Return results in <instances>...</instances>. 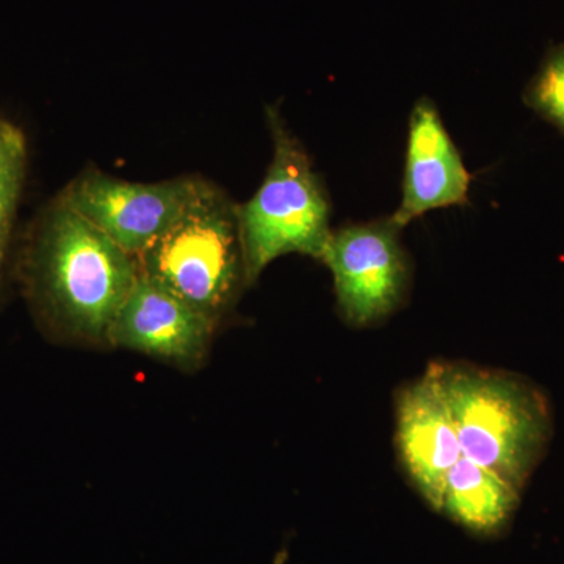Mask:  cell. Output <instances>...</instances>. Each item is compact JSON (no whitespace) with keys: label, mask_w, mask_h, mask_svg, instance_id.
Returning a JSON list of instances; mask_svg holds the SVG:
<instances>
[{"label":"cell","mask_w":564,"mask_h":564,"mask_svg":"<svg viewBox=\"0 0 564 564\" xmlns=\"http://www.w3.org/2000/svg\"><path fill=\"white\" fill-rule=\"evenodd\" d=\"M22 267L32 302L44 317L90 340H109L139 280L133 256L61 195L33 223Z\"/></svg>","instance_id":"1"},{"label":"cell","mask_w":564,"mask_h":564,"mask_svg":"<svg viewBox=\"0 0 564 564\" xmlns=\"http://www.w3.org/2000/svg\"><path fill=\"white\" fill-rule=\"evenodd\" d=\"M445 397L463 456L521 491L552 434L543 392L513 373L464 364L430 366Z\"/></svg>","instance_id":"2"},{"label":"cell","mask_w":564,"mask_h":564,"mask_svg":"<svg viewBox=\"0 0 564 564\" xmlns=\"http://www.w3.org/2000/svg\"><path fill=\"white\" fill-rule=\"evenodd\" d=\"M273 158L261 187L237 204L247 285L281 256H310L321 261L332 236V199L313 161L282 120L267 107Z\"/></svg>","instance_id":"3"},{"label":"cell","mask_w":564,"mask_h":564,"mask_svg":"<svg viewBox=\"0 0 564 564\" xmlns=\"http://www.w3.org/2000/svg\"><path fill=\"white\" fill-rule=\"evenodd\" d=\"M133 259L139 276L217 321L247 288L237 204L204 182L181 217Z\"/></svg>","instance_id":"4"},{"label":"cell","mask_w":564,"mask_h":564,"mask_svg":"<svg viewBox=\"0 0 564 564\" xmlns=\"http://www.w3.org/2000/svg\"><path fill=\"white\" fill-rule=\"evenodd\" d=\"M391 217L333 229L321 261L333 273L337 307L351 326L395 313L410 291L411 263Z\"/></svg>","instance_id":"5"},{"label":"cell","mask_w":564,"mask_h":564,"mask_svg":"<svg viewBox=\"0 0 564 564\" xmlns=\"http://www.w3.org/2000/svg\"><path fill=\"white\" fill-rule=\"evenodd\" d=\"M206 180L181 176L162 182H131L90 169L58 195L131 256L165 232Z\"/></svg>","instance_id":"6"},{"label":"cell","mask_w":564,"mask_h":564,"mask_svg":"<svg viewBox=\"0 0 564 564\" xmlns=\"http://www.w3.org/2000/svg\"><path fill=\"white\" fill-rule=\"evenodd\" d=\"M473 174L445 128L436 104L421 98L408 122L402 202L391 218L400 228L445 207L466 206Z\"/></svg>","instance_id":"7"},{"label":"cell","mask_w":564,"mask_h":564,"mask_svg":"<svg viewBox=\"0 0 564 564\" xmlns=\"http://www.w3.org/2000/svg\"><path fill=\"white\" fill-rule=\"evenodd\" d=\"M214 325L209 315L158 282L139 276L111 325L109 340L162 361L192 367L206 355Z\"/></svg>","instance_id":"8"},{"label":"cell","mask_w":564,"mask_h":564,"mask_svg":"<svg viewBox=\"0 0 564 564\" xmlns=\"http://www.w3.org/2000/svg\"><path fill=\"white\" fill-rule=\"evenodd\" d=\"M397 444L404 470L430 507L440 511L445 478L463 456L451 408L432 370L400 392Z\"/></svg>","instance_id":"9"},{"label":"cell","mask_w":564,"mask_h":564,"mask_svg":"<svg viewBox=\"0 0 564 564\" xmlns=\"http://www.w3.org/2000/svg\"><path fill=\"white\" fill-rule=\"evenodd\" d=\"M519 489L499 474L462 456L445 478L441 513L474 533H499L514 514Z\"/></svg>","instance_id":"10"},{"label":"cell","mask_w":564,"mask_h":564,"mask_svg":"<svg viewBox=\"0 0 564 564\" xmlns=\"http://www.w3.org/2000/svg\"><path fill=\"white\" fill-rule=\"evenodd\" d=\"M28 161L24 132L14 122L0 118V265L20 206Z\"/></svg>","instance_id":"11"},{"label":"cell","mask_w":564,"mask_h":564,"mask_svg":"<svg viewBox=\"0 0 564 564\" xmlns=\"http://www.w3.org/2000/svg\"><path fill=\"white\" fill-rule=\"evenodd\" d=\"M522 99L530 110L564 135V44H554L545 51Z\"/></svg>","instance_id":"12"}]
</instances>
